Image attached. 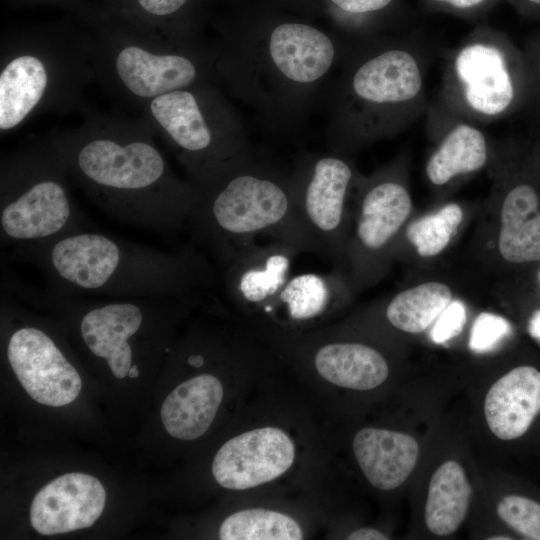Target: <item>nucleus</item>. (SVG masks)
I'll return each instance as SVG.
<instances>
[{
  "label": "nucleus",
  "mask_w": 540,
  "mask_h": 540,
  "mask_svg": "<svg viewBox=\"0 0 540 540\" xmlns=\"http://www.w3.org/2000/svg\"><path fill=\"white\" fill-rule=\"evenodd\" d=\"M80 112L79 126L47 136L68 176L123 223L157 232L186 224L197 188L173 172L150 126L88 106Z\"/></svg>",
  "instance_id": "1"
},
{
  "label": "nucleus",
  "mask_w": 540,
  "mask_h": 540,
  "mask_svg": "<svg viewBox=\"0 0 540 540\" xmlns=\"http://www.w3.org/2000/svg\"><path fill=\"white\" fill-rule=\"evenodd\" d=\"M13 254L37 267L47 289L66 296H204L216 278L212 264L192 241L176 251H162L83 229L18 245Z\"/></svg>",
  "instance_id": "2"
},
{
  "label": "nucleus",
  "mask_w": 540,
  "mask_h": 540,
  "mask_svg": "<svg viewBox=\"0 0 540 540\" xmlns=\"http://www.w3.org/2000/svg\"><path fill=\"white\" fill-rule=\"evenodd\" d=\"M187 220L192 242L205 246L220 265L258 236L311 252L295 205L291 175L254 158H234L199 184Z\"/></svg>",
  "instance_id": "3"
},
{
  "label": "nucleus",
  "mask_w": 540,
  "mask_h": 540,
  "mask_svg": "<svg viewBox=\"0 0 540 540\" xmlns=\"http://www.w3.org/2000/svg\"><path fill=\"white\" fill-rule=\"evenodd\" d=\"M94 80L85 34L41 29L10 34L0 44V133L45 114L81 111Z\"/></svg>",
  "instance_id": "4"
},
{
  "label": "nucleus",
  "mask_w": 540,
  "mask_h": 540,
  "mask_svg": "<svg viewBox=\"0 0 540 540\" xmlns=\"http://www.w3.org/2000/svg\"><path fill=\"white\" fill-rule=\"evenodd\" d=\"M95 28L84 33L94 80L121 103L140 110L162 94L218 81L216 47L177 42L143 24Z\"/></svg>",
  "instance_id": "5"
},
{
  "label": "nucleus",
  "mask_w": 540,
  "mask_h": 540,
  "mask_svg": "<svg viewBox=\"0 0 540 540\" xmlns=\"http://www.w3.org/2000/svg\"><path fill=\"white\" fill-rule=\"evenodd\" d=\"M424 67L405 43L375 45L356 56L340 80L331 143L341 152L405 126L423 107Z\"/></svg>",
  "instance_id": "6"
},
{
  "label": "nucleus",
  "mask_w": 540,
  "mask_h": 540,
  "mask_svg": "<svg viewBox=\"0 0 540 540\" xmlns=\"http://www.w3.org/2000/svg\"><path fill=\"white\" fill-rule=\"evenodd\" d=\"M216 52L218 81L275 112L317 89L337 57L336 44L326 33L296 22L275 26L261 43L226 40Z\"/></svg>",
  "instance_id": "7"
},
{
  "label": "nucleus",
  "mask_w": 540,
  "mask_h": 540,
  "mask_svg": "<svg viewBox=\"0 0 540 540\" xmlns=\"http://www.w3.org/2000/svg\"><path fill=\"white\" fill-rule=\"evenodd\" d=\"M68 173L48 137L0 159V241L18 246L85 229Z\"/></svg>",
  "instance_id": "8"
},
{
  "label": "nucleus",
  "mask_w": 540,
  "mask_h": 540,
  "mask_svg": "<svg viewBox=\"0 0 540 540\" xmlns=\"http://www.w3.org/2000/svg\"><path fill=\"white\" fill-rule=\"evenodd\" d=\"M140 112L193 184L248 151L239 119L216 82L162 94L144 104Z\"/></svg>",
  "instance_id": "9"
},
{
  "label": "nucleus",
  "mask_w": 540,
  "mask_h": 540,
  "mask_svg": "<svg viewBox=\"0 0 540 540\" xmlns=\"http://www.w3.org/2000/svg\"><path fill=\"white\" fill-rule=\"evenodd\" d=\"M527 93L524 51L500 33L475 32L447 61L442 94L453 119L475 124L504 118L525 108Z\"/></svg>",
  "instance_id": "10"
},
{
  "label": "nucleus",
  "mask_w": 540,
  "mask_h": 540,
  "mask_svg": "<svg viewBox=\"0 0 540 540\" xmlns=\"http://www.w3.org/2000/svg\"><path fill=\"white\" fill-rule=\"evenodd\" d=\"M294 200L312 253L335 263L346 257L351 164L338 154H307L291 174Z\"/></svg>",
  "instance_id": "11"
},
{
  "label": "nucleus",
  "mask_w": 540,
  "mask_h": 540,
  "mask_svg": "<svg viewBox=\"0 0 540 540\" xmlns=\"http://www.w3.org/2000/svg\"><path fill=\"white\" fill-rule=\"evenodd\" d=\"M359 197L353 234L346 244V256L353 267L354 282L365 283L376 276L380 260L390 247L412 210L407 188L388 175L369 181Z\"/></svg>",
  "instance_id": "12"
},
{
  "label": "nucleus",
  "mask_w": 540,
  "mask_h": 540,
  "mask_svg": "<svg viewBox=\"0 0 540 540\" xmlns=\"http://www.w3.org/2000/svg\"><path fill=\"white\" fill-rule=\"evenodd\" d=\"M6 358L22 387L40 404L65 406L81 391L78 371L43 327L27 323L12 329Z\"/></svg>",
  "instance_id": "13"
},
{
  "label": "nucleus",
  "mask_w": 540,
  "mask_h": 540,
  "mask_svg": "<svg viewBox=\"0 0 540 540\" xmlns=\"http://www.w3.org/2000/svg\"><path fill=\"white\" fill-rule=\"evenodd\" d=\"M274 339L310 363L326 382L338 387L367 391L383 384L389 376L385 357L374 347L355 341L327 339L266 325Z\"/></svg>",
  "instance_id": "14"
},
{
  "label": "nucleus",
  "mask_w": 540,
  "mask_h": 540,
  "mask_svg": "<svg viewBox=\"0 0 540 540\" xmlns=\"http://www.w3.org/2000/svg\"><path fill=\"white\" fill-rule=\"evenodd\" d=\"M302 252L279 240L253 242L220 264L224 295L237 309L258 317L291 277Z\"/></svg>",
  "instance_id": "15"
},
{
  "label": "nucleus",
  "mask_w": 540,
  "mask_h": 540,
  "mask_svg": "<svg viewBox=\"0 0 540 540\" xmlns=\"http://www.w3.org/2000/svg\"><path fill=\"white\" fill-rule=\"evenodd\" d=\"M296 449L279 427L263 426L226 441L212 462L215 481L229 490H247L284 475L293 465Z\"/></svg>",
  "instance_id": "16"
},
{
  "label": "nucleus",
  "mask_w": 540,
  "mask_h": 540,
  "mask_svg": "<svg viewBox=\"0 0 540 540\" xmlns=\"http://www.w3.org/2000/svg\"><path fill=\"white\" fill-rule=\"evenodd\" d=\"M342 269L291 276L275 298L257 317L262 324L302 331L325 321L349 296Z\"/></svg>",
  "instance_id": "17"
},
{
  "label": "nucleus",
  "mask_w": 540,
  "mask_h": 540,
  "mask_svg": "<svg viewBox=\"0 0 540 540\" xmlns=\"http://www.w3.org/2000/svg\"><path fill=\"white\" fill-rule=\"evenodd\" d=\"M106 491L95 477L67 473L46 484L30 507L32 527L42 535L68 533L88 528L102 514Z\"/></svg>",
  "instance_id": "18"
},
{
  "label": "nucleus",
  "mask_w": 540,
  "mask_h": 540,
  "mask_svg": "<svg viewBox=\"0 0 540 540\" xmlns=\"http://www.w3.org/2000/svg\"><path fill=\"white\" fill-rule=\"evenodd\" d=\"M540 412V371L519 366L499 378L488 390L484 413L491 432L513 440L527 432Z\"/></svg>",
  "instance_id": "19"
},
{
  "label": "nucleus",
  "mask_w": 540,
  "mask_h": 540,
  "mask_svg": "<svg viewBox=\"0 0 540 540\" xmlns=\"http://www.w3.org/2000/svg\"><path fill=\"white\" fill-rule=\"evenodd\" d=\"M352 448L364 476L380 490L402 485L419 457V445L411 435L375 427L359 430Z\"/></svg>",
  "instance_id": "20"
},
{
  "label": "nucleus",
  "mask_w": 540,
  "mask_h": 540,
  "mask_svg": "<svg viewBox=\"0 0 540 540\" xmlns=\"http://www.w3.org/2000/svg\"><path fill=\"white\" fill-rule=\"evenodd\" d=\"M221 381L203 373L176 386L161 407L166 431L179 440H195L211 426L223 399Z\"/></svg>",
  "instance_id": "21"
},
{
  "label": "nucleus",
  "mask_w": 540,
  "mask_h": 540,
  "mask_svg": "<svg viewBox=\"0 0 540 540\" xmlns=\"http://www.w3.org/2000/svg\"><path fill=\"white\" fill-rule=\"evenodd\" d=\"M539 204V194L528 182L514 184L504 195L498 249L506 261H540Z\"/></svg>",
  "instance_id": "22"
},
{
  "label": "nucleus",
  "mask_w": 540,
  "mask_h": 540,
  "mask_svg": "<svg viewBox=\"0 0 540 540\" xmlns=\"http://www.w3.org/2000/svg\"><path fill=\"white\" fill-rule=\"evenodd\" d=\"M450 126L425 166L426 176L435 186L476 172L488 161L487 139L477 124L455 119Z\"/></svg>",
  "instance_id": "23"
},
{
  "label": "nucleus",
  "mask_w": 540,
  "mask_h": 540,
  "mask_svg": "<svg viewBox=\"0 0 540 540\" xmlns=\"http://www.w3.org/2000/svg\"><path fill=\"white\" fill-rule=\"evenodd\" d=\"M471 485L463 467L449 460L432 475L424 518L427 528L437 536L453 534L463 523L471 500Z\"/></svg>",
  "instance_id": "24"
},
{
  "label": "nucleus",
  "mask_w": 540,
  "mask_h": 540,
  "mask_svg": "<svg viewBox=\"0 0 540 540\" xmlns=\"http://www.w3.org/2000/svg\"><path fill=\"white\" fill-rule=\"evenodd\" d=\"M452 291L441 282H426L395 294L384 307V316L394 328L420 333L431 326L452 301Z\"/></svg>",
  "instance_id": "25"
},
{
  "label": "nucleus",
  "mask_w": 540,
  "mask_h": 540,
  "mask_svg": "<svg viewBox=\"0 0 540 540\" xmlns=\"http://www.w3.org/2000/svg\"><path fill=\"white\" fill-rule=\"evenodd\" d=\"M303 536L302 526L295 518L265 508L236 511L219 528L221 540H300Z\"/></svg>",
  "instance_id": "26"
},
{
  "label": "nucleus",
  "mask_w": 540,
  "mask_h": 540,
  "mask_svg": "<svg viewBox=\"0 0 540 540\" xmlns=\"http://www.w3.org/2000/svg\"><path fill=\"white\" fill-rule=\"evenodd\" d=\"M462 220V208L448 203L435 213L409 223L405 237L421 257H433L448 246Z\"/></svg>",
  "instance_id": "27"
},
{
  "label": "nucleus",
  "mask_w": 540,
  "mask_h": 540,
  "mask_svg": "<svg viewBox=\"0 0 540 540\" xmlns=\"http://www.w3.org/2000/svg\"><path fill=\"white\" fill-rule=\"evenodd\" d=\"M497 514L509 527L527 539L540 540V504L519 495L503 497Z\"/></svg>",
  "instance_id": "28"
},
{
  "label": "nucleus",
  "mask_w": 540,
  "mask_h": 540,
  "mask_svg": "<svg viewBox=\"0 0 540 540\" xmlns=\"http://www.w3.org/2000/svg\"><path fill=\"white\" fill-rule=\"evenodd\" d=\"M510 333L511 325L504 317L483 312L473 323L469 345L474 352H488Z\"/></svg>",
  "instance_id": "29"
},
{
  "label": "nucleus",
  "mask_w": 540,
  "mask_h": 540,
  "mask_svg": "<svg viewBox=\"0 0 540 540\" xmlns=\"http://www.w3.org/2000/svg\"><path fill=\"white\" fill-rule=\"evenodd\" d=\"M187 2L188 0H134L139 11L146 15L150 27L177 42L180 41L174 37L167 21L173 19V16L180 12Z\"/></svg>",
  "instance_id": "30"
},
{
  "label": "nucleus",
  "mask_w": 540,
  "mask_h": 540,
  "mask_svg": "<svg viewBox=\"0 0 540 540\" xmlns=\"http://www.w3.org/2000/svg\"><path fill=\"white\" fill-rule=\"evenodd\" d=\"M523 51L528 75V93L524 109L529 110L540 123V29Z\"/></svg>",
  "instance_id": "31"
},
{
  "label": "nucleus",
  "mask_w": 540,
  "mask_h": 540,
  "mask_svg": "<svg viewBox=\"0 0 540 540\" xmlns=\"http://www.w3.org/2000/svg\"><path fill=\"white\" fill-rule=\"evenodd\" d=\"M466 322V309L462 302L455 300L443 310L431 332L432 340L441 344L460 334Z\"/></svg>",
  "instance_id": "32"
},
{
  "label": "nucleus",
  "mask_w": 540,
  "mask_h": 540,
  "mask_svg": "<svg viewBox=\"0 0 540 540\" xmlns=\"http://www.w3.org/2000/svg\"><path fill=\"white\" fill-rule=\"evenodd\" d=\"M342 11L352 14L376 12L387 7L392 0H330Z\"/></svg>",
  "instance_id": "33"
},
{
  "label": "nucleus",
  "mask_w": 540,
  "mask_h": 540,
  "mask_svg": "<svg viewBox=\"0 0 540 540\" xmlns=\"http://www.w3.org/2000/svg\"><path fill=\"white\" fill-rule=\"evenodd\" d=\"M347 539L349 540H386L388 537L375 528H359L351 532Z\"/></svg>",
  "instance_id": "34"
},
{
  "label": "nucleus",
  "mask_w": 540,
  "mask_h": 540,
  "mask_svg": "<svg viewBox=\"0 0 540 540\" xmlns=\"http://www.w3.org/2000/svg\"><path fill=\"white\" fill-rule=\"evenodd\" d=\"M448 5L456 10H471L482 5L486 0H432Z\"/></svg>",
  "instance_id": "35"
},
{
  "label": "nucleus",
  "mask_w": 540,
  "mask_h": 540,
  "mask_svg": "<svg viewBox=\"0 0 540 540\" xmlns=\"http://www.w3.org/2000/svg\"><path fill=\"white\" fill-rule=\"evenodd\" d=\"M526 15L540 16V0H513Z\"/></svg>",
  "instance_id": "36"
},
{
  "label": "nucleus",
  "mask_w": 540,
  "mask_h": 540,
  "mask_svg": "<svg viewBox=\"0 0 540 540\" xmlns=\"http://www.w3.org/2000/svg\"><path fill=\"white\" fill-rule=\"evenodd\" d=\"M528 332L531 337L540 343V310L534 312L528 323Z\"/></svg>",
  "instance_id": "37"
},
{
  "label": "nucleus",
  "mask_w": 540,
  "mask_h": 540,
  "mask_svg": "<svg viewBox=\"0 0 540 540\" xmlns=\"http://www.w3.org/2000/svg\"><path fill=\"white\" fill-rule=\"evenodd\" d=\"M140 372H139V367L137 364H134L132 365V367L130 368L129 372H128V376L129 378H137L139 376Z\"/></svg>",
  "instance_id": "38"
},
{
  "label": "nucleus",
  "mask_w": 540,
  "mask_h": 540,
  "mask_svg": "<svg viewBox=\"0 0 540 540\" xmlns=\"http://www.w3.org/2000/svg\"><path fill=\"white\" fill-rule=\"evenodd\" d=\"M489 539H491V540H510V539H512V538H510V537H505V536H501V537L494 536V537H491V538H489Z\"/></svg>",
  "instance_id": "39"
},
{
  "label": "nucleus",
  "mask_w": 540,
  "mask_h": 540,
  "mask_svg": "<svg viewBox=\"0 0 540 540\" xmlns=\"http://www.w3.org/2000/svg\"><path fill=\"white\" fill-rule=\"evenodd\" d=\"M539 278H540V273H539Z\"/></svg>",
  "instance_id": "40"
}]
</instances>
